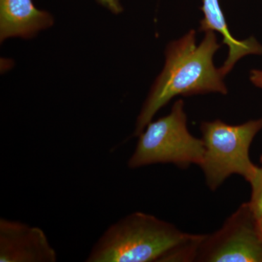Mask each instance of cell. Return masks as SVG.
I'll list each match as a JSON object with an SVG mask.
<instances>
[{
	"mask_svg": "<svg viewBox=\"0 0 262 262\" xmlns=\"http://www.w3.org/2000/svg\"><path fill=\"white\" fill-rule=\"evenodd\" d=\"M205 235L187 233L155 215L134 212L108 227L85 261H195Z\"/></svg>",
	"mask_w": 262,
	"mask_h": 262,
	"instance_id": "obj_1",
	"label": "cell"
},
{
	"mask_svg": "<svg viewBox=\"0 0 262 262\" xmlns=\"http://www.w3.org/2000/svg\"><path fill=\"white\" fill-rule=\"evenodd\" d=\"M261 163H262V157H261Z\"/></svg>",
	"mask_w": 262,
	"mask_h": 262,
	"instance_id": "obj_13",
	"label": "cell"
},
{
	"mask_svg": "<svg viewBox=\"0 0 262 262\" xmlns=\"http://www.w3.org/2000/svg\"><path fill=\"white\" fill-rule=\"evenodd\" d=\"M138 137L135 150L127 163L131 169L159 163L186 169L192 165L200 166L203 161L204 142L188 130L182 99L174 103L167 116L150 122Z\"/></svg>",
	"mask_w": 262,
	"mask_h": 262,
	"instance_id": "obj_4",
	"label": "cell"
},
{
	"mask_svg": "<svg viewBox=\"0 0 262 262\" xmlns=\"http://www.w3.org/2000/svg\"><path fill=\"white\" fill-rule=\"evenodd\" d=\"M53 19L32 0H0V38H29L51 27Z\"/></svg>",
	"mask_w": 262,
	"mask_h": 262,
	"instance_id": "obj_7",
	"label": "cell"
},
{
	"mask_svg": "<svg viewBox=\"0 0 262 262\" xmlns=\"http://www.w3.org/2000/svg\"><path fill=\"white\" fill-rule=\"evenodd\" d=\"M201 262H262V236L245 203L216 232L206 234L195 258Z\"/></svg>",
	"mask_w": 262,
	"mask_h": 262,
	"instance_id": "obj_5",
	"label": "cell"
},
{
	"mask_svg": "<svg viewBox=\"0 0 262 262\" xmlns=\"http://www.w3.org/2000/svg\"><path fill=\"white\" fill-rule=\"evenodd\" d=\"M56 250L39 227L0 219V261L56 262Z\"/></svg>",
	"mask_w": 262,
	"mask_h": 262,
	"instance_id": "obj_6",
	"label": "cell"
},
{
	"mask_svg": "<svg viewBox=\"0 0 262 262\" xmlns=\"http://www.w3.org/2000/svg\"><path fill=\"white\" fill-rule=\"evenodd\" d=\"M205 33L204 39L198 46L194 30L169 43L165 67L138 116L134 136L140 135L160 108L176 96L227 94L225 76L213 63V56L222 46L217 42L213 31Z\"/></svg>",
	"mask_w": 262,
	"mask_h": 262,
	"instance_id": "obj_2",
	"label": "cell"
},
{
	"mask_svg": "<svg viewBox=\"0 0 262 262\" xmlns=\"http://www.w3.org/2000/svg\"><path fill=\"white\" fill-rule=\"evenodd\" d=\"M201 10L204 13V18L201 20L200 32L216 31L223 37L222 42L228 46V56L220 68L224 75L229 73L235 63L244 56L262 54V46L256 38L251 37L244 40H238L231 35L220 0H203Z\"/></svg>",
	"mask_w": 262,
	"mask_h": 262,
	"instance_id": "obj_8",
	"label": "cell"
},
{
	"mask_svg": "<svg viewBox=\"0 0 262 262\" xmlns=\"http://www.w3.org/2000/svg\"><path fill=\"white\" fill-rule=\"evenodd\" d=\"M256 220H257V225L258 229H259L260 233H261L262 236V216L259 217V218L256 219Z\"/></svg>",
	"mask_w": 262,
	"mask_h": 262,
	"instance_id": "obj_12",
	"label": "cell"
},
{
	"mask_svg": "<svg viewBox=\"0 0 262 262\" xmlns=\"http://www.w3.org/2000/svg\"><path fill=\"white\" fill-rule=\"evenodd\" d=\"M96 1L115 14L122 12V5H120L119 0H96Z\"/></svg>",
	"mask_w": 262,
	"mask_h": 262,
	"instance_id": "obj_10",
	"label": "cell"
},
{
	"mask_svg": "<svg viewBox=\"0 0 262 262\" xmlns=\"http://www.w3.org/2000/svg\"><path fill=\"white\" fill-rule=\"evenodd\" d=\"M250 80L255 86L262 90V70H252L250 73Z\"/></svg>",
	"mask_w": 262,
	"mask_h": 262,
	"instance_id": "obj_11",
	"label": "cell"
},
{
	"mask_svg": "<svg viewBox=\"0 0 262 262\" xmlns=\"http://www.w3.org/2000/svg\"><path fill=\"white\" fill-rule=\"evenodd\" d=\"M262 129V118L237 125L220 120L203 122L201 125L205 152L200 165L206 185L215 191L232 175H239L248 182L259 167L250 158V147Z\"/></svg>",
	"mask_w": 262,
	"mask_h": 262,
	"instance_id": "obj_3",
	"label": "cell"
},
{
	"mask_svg": "<svg viewBox=\"0 0 262 262\" xmlns=\"http://www.w3.org/2000/svg\"><path fill=\"white\" fill-rule=\"evenodd\" d=\"M252 188L251 201L248 202L251 211L256 219L262 216V167L249 182Z\"/></svg>",
	"mask_w": 262,
	"mask_h": 262,
	"instance_id": "obj_9",
	"label": "cell"
}]
</instances>
